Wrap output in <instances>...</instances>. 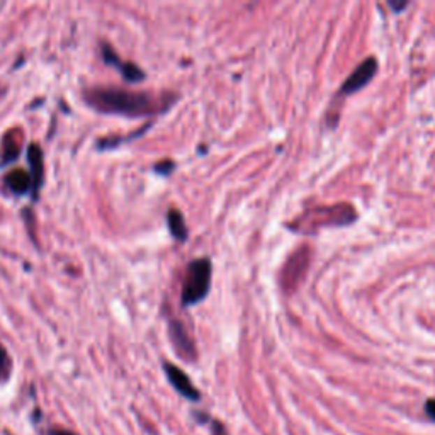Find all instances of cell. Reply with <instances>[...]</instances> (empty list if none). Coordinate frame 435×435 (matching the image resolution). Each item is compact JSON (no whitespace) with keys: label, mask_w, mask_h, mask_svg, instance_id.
<instances>
[{"label":"cell","mask_w":435,"mask_h":435,"mask_svg":"<svg viewBox=\"0 0 435 435\" xmlns=\"http://www.w3.org/2000/svg\"><path fill=\"white\" fill-rule=\"evenodd\" d=\"M3 184L13 194L22 196L33 191V179H31L29 172L22 170V168H15V170L9 172L3 179Z\"/></svg>","instance_id":"obj_7"},{"label":"cell","mask_w":435,"mask_h":435,"mask_svg":"<svg viewBox=\"0 0 435 435\" xmlns=\"http://www.w3.org/2000/svg\"><path fill=\"white\" fill-rule=\"evenodd\" d=\"M85 101L101 112L129 117L150 116L167 108V104L156 99L150 92H131V90L116 87H97L89 90L85 94Z\"/></svg>","instance_id":"obj_1"},{"label":"cell","mask_w":435,"mask_h":435,"mask_svg":"<svg viewBox=\"0 0 435 435\" xmlns=\"http://www.w3.org/2000/svg\"><path fill=\"white\" fill-rule=\"evenodd\" d=\"M167 223H168V230H170L172 237L179 242H186L187 240V225L184 221L182 213L179 209H170L167 214Z\"/></svg>","instance_id":"obj_10"},{"label":"cell","mask_w":435,"mask_h":435,"mask_svg":"<svg viewBox=\"0 0 435 435\" xmlns=\"http://www.w3.org/2000/svg\"><path fill=\"white\" fill-rule=\"evenodd\" d=\"M376 70H378V61H376V58L371 57V58H367V60H364L362 64H360L357 68L351 73V77H347V80L344 82L339 96H342V97L352 96L354 92H357V90L366 87V85L369 84L371 78L376 75Z\"/></svg>","instance_id":"obj_3"},{"label":"cell","mask_w":435,"mask_h":435,"mask_svg":"<svg viewBox=\"0 0 435 435\" xmlns=\"http://www.w3.org/2000/svg\"><path fill=\"white\" fill-rule=\"evenodd\" d=\"M289 264L295 265V269L289 267V265L286 267L282 284H284V288H295V284H297V281H300L301 274L308 267V250H300L295 257H291Z\"/></svg>","instance_id":"obj_8"},{"label":"cell","mask_w":435,"mask_h":435,"mask_svg":"<svg viewBox=\"0 0 435 435\" xmlns=\"http://www.w3.org/2000/svg\"><path fill=\"white\" fill-rule=\"evenodd\" d=\"M168 332H170L172 344H174L175 351L179 352L180 357L189 359V360L194 359L196 357L194 344H192L189 333H187L186 328H184V325L175 320L170 321V328H168Z\"/></svg>","instance_id":"obj_5"},{"label":"cell","mask_w":435,"mask_h":435,"mask_svg":"<svg viewBox=\"0 0 435 435\" xmlns=\"http://www.w3.org/2000/svg\"><path fill=\"white\" fill-rule=\"evenodd\" d=\"M0 92H2V87H0Z\"/></svg>","instance_id":"obj_18"},{"label":"cell","mask_w":435,"mask_h":435,"mask_svg":"<svg viewBox=\"0 0 435 435\" xmlns=\"http://www.w3.org/2000/svg\"><path fill=\"white\" fill-rule=\"evenodd\" d=\"M103 57H104L105 64L111 66H117L121 75L126 78L128 82H140L145 78V73L141 72L140 66L129 64V61H121L115 50H112L109 45H103Z\"/></svg>","instance_id":"obj_6"},{"label":"cell","mask_w":435,"mask_h":435,"mask_svg":"<svg viewBox=\"0 0 435 435\" xmlns=\"http://www.w3.org/2000/svg\"><path fill=\"white\" fill-rule=\"evenodd\" d=\"M17 155H19V143H14V136L9 133V135L3 138L2 145V165H6L10 160L17 158Z\"/></svg>","instance_id":"obj_11"},{"label":"cell","mask_w":435,"mask_h":435,"mask_svg":"<svg viewBox=\"0 0 435 435\" xmlns=\"http://www.w3.org/2000/svg\"><path fill=\"white\" fill-rule=\"evenodd\" d=\"M388 3H390V7H391V9H393L397 14H398V13H401V10L405 9L406 6H408V2H395V0H390V2H388Z\"/></svg>","instance_id":"obj_15"},{"label":"cell","mask_w":435,"mask_h":435,"mask_svg":"<svg viewBox=\"0 0 435 435\" xmlns=\"http://www.w3.org/2000/svg\"><path fill=\"white\" fill-rule=\"evenodd\" d=\"M53 435H73L72 432H66V430H54Z\"/></svg>","instance_id":"obj_17"},{"label":"cell","mask_w":435,"mask_h":435,"mask_svg":"<svg viewBox=\"0 0 435 435\" xmlns=\"http://www.w3.org/2000/svg\"><path fill=\"white\" fill-rule=\"evenodd\" d=\"M425 413L430 420L435 422V399H427L425 403Z\"/></svg>","instance_id":"obj_14"},{"label":"cell","mask_w":435,"mask_h":435,"mask_svg":"<svg viewBox=\"0 0 435 435\" xmlns=\"http://www.w3.org/2000/svg\"><path fill=\"white\" fill-rule=\"evenodd\" d=\"M211 288V262L207 258H198L187 267L182 288V304L192 307L201 303Z\"/></svg>","instance_id":"obj_2"},{"label":"cell","mask_w":435,"mask_h":435,"mask_svg":"<svg viewBox=\"0 0 435 435\" xmlns=\"http://www.w3.org/2000/svg\"><path fill=\"white\" fill-rule=\"evenodd\" d=\"M27 160L31 162V179H33V192L38 194L39 186L43 182V154L38 145H31L27 150Z\"/></svg>","instance_id":"obj_9"},{"label":"cell","mask_w":435,"mask_h":435,"mask_svg":"<svg viewBox=\"0 0 435 435\" xmlns=\"http://www.w3.org/2000/svg\"><path fill=\"white\" fill-rule=\"evenodd\" d=\"M165 372H167L168 381H170L172 386H174L184 398L191 399V401H198V399L201 398V395H199V391L196 390L194 384L191 383V379L187 378L186 372L180 371L177 366L167 362L165 364Z\"/></svg>","instance_id":"obj_4"},{"label":"cell","mask_w":435,"mask_h":435,"mask_svg":"<svg viewBox=\"0 0 435 435\" xmlns=\"http://www.w3.org/2000/svg\"><path fill=\"white\" fill-rule=\"evenodd\" d=\"M9 371H10V359L9 355H7L6 348L0 346V379L6 378V376L9 374Z\"/></svg>","instance_id":"obj_12"},{"label":"cell","mask_w":435,"mask_h":435,"mask_svg":"<svg viewBox=\"0 0 435 435\" xmlns=\"http://www.w3.org/2000/svg\"><path fill=\"white\" fill-rule=\"evenodd\" d=\"M174 168H175L174 162H170V160H167V162L156 163L155 172H158V174H162V175H168L172 170H174Z\"/></svg>","instance_id":"obj_13"},{"label":"cell","mask_w":435,"mask_h":435,"mask_svg":"<svg viewBox=\"0 0 435 435\" xmlns=\"http://www.w3.org/2000/svg\"><path fill=\"white\" fill-rule=\"evenodd\" d=\"M213 435H228L226 434V430H225V427L221 425V423H218V422H214V429H213Z\"/></svg>","instance_id":"obj_16"}]
</instances>
